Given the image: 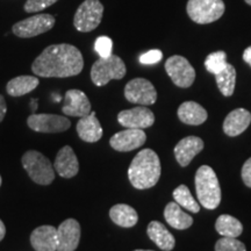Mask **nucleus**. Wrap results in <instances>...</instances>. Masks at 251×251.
<instances>
[{"label": "nucleus", "instance_id": "412c9836", "mask_svg": "<svg viewBox=\"0 0 251 251\" xmlns=\"http://www.w3.org/2000/svg\"><path fill=\"white\" fill-rule=\"evenodd\" d=\"M147 233L150 240L156 244L159 249L164 251H171L176 246V240L170 231L161 222H150L147 229Z\"/></svg>", "mask_w": 251, "mask_h": 251}, {"label": "nucleus", "instance_id": "473e14b6", "mask_svg": "<svg viewBox=\"0 0 251 251\" xmlns=\"http://www.w3.org/2000/svg\"><path fill=\"white\" fill-rule=\"evenodd\" d=\"M163 58V54L161 50L153 49L150 50L148 52H144L140 56V63L144 65H150V64H156V63L161 62Z\"/></svg>", "mask_w": 251, "mask_h": 251}, {"label": "nucleus", "instance_id": "423d86ee", "mask_svg": "<svg viewBox=\"0 0 251 251\" xmlns=\"http://www.w3.org/2000/svg\"><path fill=\"white\" fill-rule=\"evenodd\" d=\"M224 0H188L186 12L191 20L199 25L218 21L225 13Z\"/></svg>", "mask_w": 251, "mask_h": 251}, {"label": "nucleus", "instance_id": "7c9ffc66", "mask_svg": "<svg viewBox=\"0 0 251 251\" xmlns=\"http://www.w3.org/2000/svg\"><path fill=\"white\" fill-rule=\"evenodd\" d=\"M94 50L101 58L113 55V41L108 36H99L94 42Z\"/></svg>", "mask_w": 251, "mask_h": 251}, {"label": "nucleus", "instance_id": "ddd939ff", "mask_svg": "<svg viewBox=\"0 0 251 251\" xmlns=\"http://www.w3.org/2000/svg\"><path fill=\"white\" fill-rule=\"evenodd\" d=\"M118 121L125 128L144 129V128H149L153 125L155 115L149 108L139 106V107L121 111L118 114Z\"/></svg>", "mask_w": 251, "mask_h": 251}, {"label": "nucleus", "instance_id": "c756f323", "mask_svg": "<svg viewBox=\"0 0 251 251\" xmlns=\"http://www.w3.org/2000/svg\"><path fill=\"white\" fill-rule=\"evenodd\" d=\"M215 251H247V248L235 237H222L216 242Z\"/></svg>", "mask_w": 251, "mask_h": 251}, {"label": "nucleus", "instance_id": "1a4fd4ad", "mask_svg": "<svg viewBox=\"0 0 251 251\" xmlns=\"http://www.w3.org/2000/svg\"><path fill=\"white\" fill-rule=\"evenodd\" d=\"M165 71L170 76L171 80L178 87L187 89L196 79V71L191 63L183 56L175 55L168 58L165 63Z\"/></svg>", "mask_w": 251, "mask_h": 251}, {"label": "nucleus", "instance_id": "39448f33", "mask_svg": "<svg viewBox=\"0 0 251 251\" xmlns=\"http://www.w3.org/2000/svg\"><path fill=\"white\" fill-rule=\"evenodd\" d=\"M126 64L117 55L94 62L91 69V79L97 86H105L113 79H122L126 75Z\"/></svg>", "mask_w": 251, "mask_h": 251}, {"label": "nucleus", "instance_id": "f03ea898", "mask_svg": "<svg viewBox=\"0 0 251 251\" xmlns=\"http://www.w3.org/2000/svg\"><path fill=\"white\" fill-rule=\"evenodd\" d=\"M131 185L139 190L150 188L158 183L161 177V161L151 149H143L134 157L128 169Z\"/></svg>", "mask_w": 251, "mask_h": 251}, {"label": "nucleus", "instance_id": "9b49d317", "mask_svg": "<svg viewBox=\"0 0 251 251\" xmlns=\"http://www.w3.org/2000/svg\"><path fill=\"white\" fill-rule=\"evenodd\" d=\"M28 127L39 133H62L68 130L71 121L56 114H31L27 120Z\"/></svg>", "mask_w": 251, "mask_h": 251}, {"label": "nucleus", "instance_id": "20e7f679", "mask_svg": "<svg viewBox=\"0 0 251 251\" xmlns=\"http://www.w3.org/2000/svg\"><path fill=\"white\" fill-rule=\"evenodd\" d=\"M23 166L30 179L39 185H49L55 179L52 164L45 155L36 150H29L23 156Z\"/></svg>", "mask_w": 251, "mask_h": 251}, {"label": "nucleus", "instance_id": "a878e982", "mask_svg": "<svg viewBox=\"0 0 251 251\" xmlns=\"http://www.w3.org/2000/svg\"><path fill=\"white\" fill-rule=\"evenodd\" d=\"M215 229L222 237H238L243 231V226L234 216L228 214L220 215L216 220Z\"/></svg>", "mask_w": 251, "mask_h": 251}, {"label": "nucleus", "instance_id": "393cba45", "mask_svg": "<svg viewBox=\"0 0 251 251\" xmlns=\"http://www.w3.org/2000/svg\"><path fill=\"white\" fill-rule=\"evenodd\" d=\"M39 78L35 76H19L9 80L6 91L12 97H23L39 86Z\"/></svg>", "mask_w": 251, "mask_h": 251}, {"label": "nucleus", "instance_id": "dca6fc26", "mask_svg": "<svg viewBox=\"0 0 251 251\" xmlns=\"http://www.w3.org/2000/svg\"><path fill=\"white\" fill-rule=\"evenodd\" d=\"M30 243L36 251H57V228L40 226L31 233Z\"/></svg>", "mask_w": 251, "mask_h": 251}, {"label": "nucleus", "instance_id": "2eb2a0df", "mask_svg": "<svg viewBox=\"0 0 251 251\" xmlns=\"http://www.w3.org/2000/svg\"><path fill=\"white\" fill-rule=\"evenodd\" d=\"M62 112L69 117H86L91 113V102L83 91L69 90L65 93V101Z\"/></svg>", "mask_w": 251, "mask_h": 251}, {"label": "nucleus", "instance_id": "2f4dec72", "mask_svg": "<svg viewBox=\"0 0 251 251\" xmlns=\"http://www.w3.org/2000/svg\"><path fill=\"white\" fill-rule=\"evenodd\" d=\"M58 0H27L25 4V11L27 13H36V12H41L46 9L49 6L54 5Z\"/></svg>", "mask_w": 251, "mask_h": 251}, {"label": "nucleus", "instance_id": "7ed1b4c3", "mask_svg": "<svg viewBox=\"0 0 251 251\" xmlns=\"http://www.w3.org/2000/svg\"><path fill=\"white\" fill-rule=\"evenodd\" d=\"M194 179L200 205L207 209H215L221 202V187L214 170L208 165L200 166Z\"/></svg>", "mask_w": 251, "mask_h": 251}, {"label": "nucleus", "instance_id": "6e6552de", "mask_svg": "<svg viewBox=\"0 0 251 251\" xmlns=\"http://www.w3.org/2000/svg\"><path fill=\"white\" fill-rule=\"evenodd\" d=\"M56 19L50 14H36L19 21L13 26V33L18 37L29 39L49 31L55 26Z\"/></svg>", "mask_w": 251, "mask_h": 251}, {"label": "nucleus", "instance_id": "a211bd4d", "mask_svg": "<svg viewBox=\"0 0 251 251\" xmlns=\"http://www.w3.org/2000/svg\"><path fill=\"white\" fill-rule=\"evenodd\" d=\"M203 149V142L198 136L184 137L175 147V156L180 166H187Z\"/></svg>", "mask_w": 251, "mask_h": 251}, {"label": "nucleus", "instance_id": "e433bc0d", "mask_svg": "<svg viewBox=\"0 0 251 251\" xmlns=\"http://www.w3.org/2000/svg\"><path fill=\"white\" fill-rule=\"evenodd\" d=\"M5 235H6V227L4 222L0 220V241H2V238L5 237Z\"/></svg>", "mask_w": 251, "mask_h": 251}, {"label": "nucleus", "instance_id": "cd10ccee", "mask_svg": "<svg viewBox=\"0 0 251 251\" xmlns=\"http://www.w3.org/2000/svg\"><path fill=\"white\" fill-rule=\"evenodd\" d=\"M174 199L181 208H185L188 212L198 213L200 211V203L194 199L186 185H179L176 188L174 191Z\"/></svg>", "mask_w": 251, "mask_h": 251}, {"label": "nucleus", "instance_id": "58836bf2", "mask_svg": "<svg viewBox=\"0 0 251 251\" xmlns=\"http://www.w3.org/2000/svg\"><path fill=\"white\" fill-rule=\"evenodd\" d=\"M134 251H152V250H141V249H137V250H134Z\"/></svg>", "mask_w": 251, "mask_h": 251}, {"label": "nucleus", "instance_id": "f704fd0d", "mask_svg": "<svg viewBox=\"0 0 251 251\" xmlns=\"http://www.w3.org/2000/svg\"><path fill=\"white\" fill-rule=\"evenodd\" d=\"M6 112H7V105H6L5 98L0 94V122L4 120Z\"/></svg>", "mask_w": 251, "mask_h": 251}, {"label": "nucleus", "instance_id": "aec40b11", "mask_svg": "<svg viewBox=\"0 0 251 251\" xmlns=\"http://www.w3.org/2000/svg\"><path fill=\"white\" fill-rule=\"evenodd\" d=\"M251 124V113L244 108L231 111L224 121V131L228 136H238Z\"/></svg>", "mask_w": 251, "mask_h": 251}, {"label": "nucleus", "instance_id": "ea45409f", "mask_svg": "<svg viewBox=\"0 0 251 251\" xmlns=\"http://www.w3.org/2000/svg\"><path fill=\"white\" fill-rule=\"evenodd\" d=\"M0 186H1V176H0Z\"/></svg>", "mask_w": 251, "mask_h": 251}, {"label": "nucleus", "instance_id": "f257e3e1", "mask_svg": "<svg viewBox=\"0 0 251 251\" xmlns=\"http://www.w3.org/2000/svg\"><path fill=\"white\" fill-rule=\"evenodd\" d=\"M84 68L83 55L75 46L62 43L47 47L31 65L34 75L45 78H67L79 75Z\"/></svg>", "mask_w": 251, "mask_h": 251}, {"label": "nucleus", "instance_id": "f8f14e48", "mask_svg": "<svg viewBox=\"0 0 251 251\" xmlns=\"http://www.w3.org/2000/svg\"><path fill=\"white\" fill-rule=\"evenodd\" d=\"M147 135L142 129L126 128L125 130L114 134L109 140V144L114 150L127 152L142 147L146 143Z\"/></svg>", "mask_w": 251, "mask_h": 251}, {"label": "nucleus", "instance_id": "4c0bfd02", "mask_svg": "<svg viewBox=\"0 0 251 251\" xmlns=\"http://www.w3.org/2000/svg\"><path fill=\"white\" fill-rule=\"evenodd\" d=\"M244 1H246L248 5H250V6H251V0H244Z\"/></svg>", "mask_w": 251, "mask_h": 251}, {"label": "nucleus", "instance_id": "f3484780", "mask_svg": "<svg viewBox=\"0 0 251 251\" xmlns=\"http://www.w3.org/2000/svg\"><path fill=\"white\" fill-rule=\"evenodd\" d=\"M55 170L63 178L75 177L79 171V163L74 149L65 146L59 150L55 159Z\"/></svg>", "mask_w": 251, "mask_h": 251}, {"label": "nucleus", "instance_id": "9d476101", "mask_svg": "<svg viewBox=\"0 0 251 251\" xmlns=\"http://www.w3.org/2000/svg\"><path fill=\"white\" fill-rule=\"evenodd\" d=\"M125 97L129 102L139 105H152L157 100L155 86L144 78H135L125 87Z\"/></svg>", "mask_w": 251, "mask_h": 251}, {"label": "nucleus", "instance_id": "bb28decb", "mask_svg": "<svg viewBox=\"0 0 251 251\" xmlns=\"http://www.w3.org/2000/svg\"><path fill=\"white\" fill-rule=\"evenodd\" d=\"M216 84L220 92L224 94L225 97L233 96L235 91V84H236V70L231 64H227L224 70L220 74L215 75Z\"/></svg>", "mask_w": 251, "mask_h": 251}, {"label": "nucleus", "instance_id": "0eeeda50", "mask_svg": "<svg viewBox=\"0 0 251 251\" xmlns=\"http://www.w3.org/2000/svg\"><path fill=\"white\" fill-rule=\"evenodd\" d=\"M102 15L103 6L100 0H85L75 14L74 25L77 30L89 33L99 26Z\"/></svg>", "mask_w": 251, "mask_h": 251}, {"label": "nucleus", "instance_id": "c9c22d12", "mask_svg": "<svg viewBox=\"0 0 251 251\" xmlns=\"http://www.w3.org/2000/svg\"><path fill=\"white\" fill-rule=\"evenodd\" d=\"M243 59H244V62L248 63V64H249L251 67V46L248 47V48L244 50Z\"/></svg>", "mask_w": 251, "mask_h": 251}, {"label": "nucleus", "instance_id": "6ab92c4d", "mask_svg": "<svg viewBox=\"0 0 251 251\" xmlns=\"http://www.w3.org/2000/svg\"><path fill=\"white\" fill-rule=\"evenodd\" d=\"M77 133L80 140L84 142L94 143L102 137V128L98 119H97L96 112H91L86 117L80 118L77 124Z\"/></svg>", "mask_w": 251, "mask_h": 251}, {"label": "nucleus", "instance_id": "5701e85b", "mask_svg": "<svg viewBox=\"0 0 251 251\" xmlns=\"http://www.w3.org/2000/svg\"><path fill=\"white\" fill-rule=\"evenodd\" d=\"M164 218L169 226H171L172 228L179 229V230L190 228L193 224L192 216L185 213L176 201L169 202L166 205L164 209Z\"/></svg>", "mask_w": 251, "mask_h": 251}, {"label": "nucleus", "instance_id": "72a5a7b5", "mask_svg": "<svg viewBox=\"0 0 251 251\" xmlns=\"http://www.w3.org/2000/svg\"><path fill=\"white\" fill-rule=\"evenodd\" d=\"M241 175H242V179L244 181V184H246L248 187H251V157L244 163Z\"/></svg>", "mask_w": 251, "mask_h": 251}, {"label": "nucleus", "instance_id": "4be33fe9", "mask_svg": "<svg viewBox=\"0 0 251 251\" xmlns=\"http://www.w3.org/2000/svg\"><path fill=\"white\" fill-rule=\"evenodd\" d=\"M207 111L196 101H185L178 108V118L186 125L199 126L207 120Z\"/></svg>", "mask_w": 251, "mask_h": 251}, {"label": "nucleus", "instance_id": "4468645a", "mask_svg": "<svg viewBox=\"0 0 251 251\" xmlns=\"http://www.w3.org/2000/svg\"><path fill=\"white\" fill-rule=\"evenodd\" d=\"M80 241V225L77 220L68 219L57 228V251H75Z\"/></svg>", "mask_w": 251, "mask_h": 251}, {"label": "nucleus", "instance_id": "b1692460", "mask_svg": "<svg viewBox=\"0 0 251 251\" xmlns=\"http://www.w3.org/2000/svg\"><path fill=\"white\" fill-rule=\"evenodd\" d=\"M109 216L115 225L124 228H131L139 221V215L133 207L125 205V203H118L114 205L109 211Z\"/></svg>", "mask_w": 251, "mask_h": 251}, {"label": "nucleus", "instance_id": "c85d7f7f", "mask_svg": "<svg viewBox=\"0 0 251 251\" xmlns=\"http://www.w3.org/2000/svg\"><path fill=\"white\" fill-rule=\"evenodd\" d=\"M227 54L225 51H215L207 56L205 59V68L208 72L215 76L227 67Z\"/></svg>", "mask_w": 251, "mask_h": 251}]
</instances>
